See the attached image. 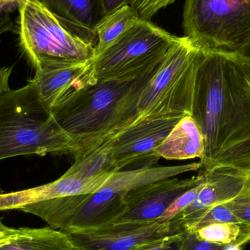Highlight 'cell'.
Instances as JSON below:
<instances>
[{"label": "cell", "mask_w": 250, "mask_h": 250, "mask_svg": "<svg viewBox=\"0 0 250 250\" xmlns=\"http://www.w3.org/2000/svg\"><path fill=\"white\" fill-rule=\"evenodd\" d=\"M182 26L201 49L234 52L250 35V0H185Z\"/></svg>", "instance_id": "6"}, {"label": "cell", "mask_w": 250, "mask_h": 250, "mask_svg": "<svg viewBox=\"0 0 250 250\" xmlns=\"http://www.w3.org/2000/svg\"><path fill=\"white\" fill-rule=\"evenodd\" d=\"M198 171L197 176L188 179L176 176L132 189L125 198V212L113 223H155L178 197L204 182L205 170Z\"/></svg>", "instance_id": "11"}, {"label": "cell", "mask_w": 250, "mask_h": 250, "mask_svg": "<svg viewBox=\"0 0 250 250\" xmlns=\"http://www.w3.org/2000/svg\"><path fill=\"white\" fill-rule=\"evenodd\" d=\"M25 0H0V15L19 9Z\"/></svg>", "instance_id": "31"}, {"label": "cell", "mask_w": 250, "mask_h": 250, "mask_svg": "<svg viewBox=\"0 0 250 250\" xmlns=\"http://www.w3.org/2000/svg\"><path fill=\"white\" fill-rule=\"evenodd\" d=\"M160 158L187 160L204 157L205 143L199 126L191 116L181 119L156 150Z\"/></svg>", "instance_id": "16"}, {"label": "cell", "mask_w": 250, "mask_h": 250, "mask_svg": "<svg viewBox=\"0 0 250 250\" xmlns=\"http://www.w3.org/2000/svg\"><path fill=\"white\" fill-rule=\"evenodd\" d=\"M13 68L10 67H0V96L10 89L9 79L11 76Z\"/></svg>", "instance_id": "30"}, {"label": "cell", "mask_w": 250, "mask_h": 250, "mask_svg": "<svg viewBox=\"0 0 250 250\" xmlns=\"http://www.w3.org/2000/svg\"><path fill=\"white\" fill-rule=\"evenodd\" d=\"M74 160L65 174L82 179H93L117 171L108 141Z\"/></svg>", "instance_id": "18"}, {"label": "cell", "mask_w": 250, "mask_h": 250, "mask_svg": "<svg viewBox=\"0 0 250 250\" xmlns=\"http://www.w3.org/2000/svg\"><path fill=\"white\" fill-rule=\"evenodd\" d=\"M198 239L216 245H235L242 247L250 242L248 226L228 223H211L190 230Z\"/></svg>", "instance_id": "20"}, {"label": "cell", "mask_w": 250, "mask_h": 250, "mask_svg": "<svg viewBox=\"0 0 250 250\" xmlns=\"http://www.w3.org/2000/svg\"><path fill=\"white\" fill-rule=\"evenodd\" d=\"M233 54L250 78V35L243 45Z\"/></svg>", "instance_id": "28"}, {"label": "cell", "mask_w": 250, "mask_h": 250, "mask_svg": "<svg viewBox=\"0 0 250 250\" xmlns=\"http://www.w3.org/2000/svg\"><path fill=\"white\" fill-rule=\"evenodd\" d=\"M177 38L151 21L137 19L92 60L97 81L140 71L162 61Z\"/></svg>", "instance_id": "7"}, {"label": "cell", "mask_w": 250, "mask_h": 250, "mask_svg": "<svg viewBox=\"0 0 250 250\" xmlns=\"http://www.w3.org/2000/svg\"><path fill=\"white\" fill-rule=\"evenodd\" d=\"M181 119L144 122L108 140L117 171L157 166L160 157L156 150Z\"/></svg>", "instance_id": "9"}, {"label": "cell", "mask_w": 250, "mask_h": 250, "mask_svg": "<svg viewBox=\"0 0 250 250\" xmlns=\"http://www.w3.org/2000/svg\"><path fill=\"white\" fill-rule=\"evenodd\" d=\"M176 0H133L130 5L142 20L151 21L161 9L173 4Z\"/></svg>", "instance_id": "24"}, {"label": "cell", "mask_w": 250, "mask_h": 250, "mask_svg": "<svg viewBox=\"0 0 250 250\" xmlns=\"http://www.w3.org/2000/svg\"><path fill=\"white\" fill-rule=\"evenodd\" d=\"M191 117L204 135L202 168L220 151L250 139V78L233 52L206 51Z\"/></svg>", "instance_id": "1"}, {"label": "cell", "mask_w": 250, "mask_h": 250, "mask_svg": "<svg viewBox=\"0 0 250 250\" xmlns=\"http://www.w3.org/2000/svg\"><path fill=\"white\" fill-rule=\"evenodd\" d=\"M245 189L250 191V173L247 176L246 184H245Z\"/></svg>", "instance_id": "35"}, {"label": "cell", "mask_w": 250, "mask_h": 250, "mask_svg": "<svg viewBox=\"0 0 250 250\" xmlns=\"http://www.w3.org/2000/svg\"><path fill=\"white\" fill-rule=\"evenodd\" d=\"M0 250H83L70 233L51 227L19 229L8 240L0 243Z\"/></svg>", "instance_id": "17"}, {"label": "cell", "mask_w": 250, "mask_h": 250, "mask_svg": "<svg viewBox=\"0 0 250 250\" xmlns=\"http://www.w3.org/2000/svg\"><path fill=\"white\" fill-rule=\"evenodd\" d=\"M226 205L240 220L243 226H248L250 237V191L245 188L240 195L226 203Z\"/></svg>", "instance_id": "25"}, {"label": "cell", "mask_w": 250, "mask_h": 250, "mask_svg": "<svg viewBox=\"0 0 250 250\" xmlns=\"http://www.w3.org/2000/svg\"><path fill=\"white\" fill-rule=\"evenodd\" d=\"M112 174L93 179H82L64 173L57 180L50 183L23 190L0 194V211H19L24 206L41 201L91 195L100 190Z\"/></svg>", "instance_id": "14"}, {"label": "cell", "mask_w": 250, "mask_h": 250, "mask_svg": "<svg viewBox=\"0 0 250 250\" xmlns=\"http://www.w3.org/2000/svg\"><path fill=\"white\" fill-rule=\"evenodd\" d=\"M185 231L175 219L168 223H111L96 229L71 232L83 250H132L151 241Z\"/></svg>", "instance_id": "10"}, {"label": "cell", "mask_w": 250, "mask_h": 250, "mask_svg": "<svg viewBox=\"0 0 250 250\" xmlns=\"http://www.w3.org/2000/svg\"><path fill=\"white\" fill-rule=\"evenodd\" d=\"M13 28V23L9 18L8 13L0 15V35Z\"/></svg>", "instance_id": "33"}, {"label": "cell", "mask_w": 250, "mask_h": 250, "mask_svg": "<svg viewBox=\"0 0 250 250\" xmlns=\"http://www.w3.org/2000/svg\"><path fill=\"white\" fill-rule=\"evenodd\" d=\"M19 10L21 46L35 70L86 64L95 58V47L67 30L38 0H26Z\"/></svg>", "instance_id": "5"}, {"label": "cell", "mask_w": 250, "mask_h": 250, "mask_svg": "<svg viewBox=\"0 0 250 250\" xmlns=\"http://www.w3.org/2000/svg\"><path fill=\"white\" fill-rule=\"evenodd\" d=\"M201 168L199 161L182 166H155L115 172L100 190L89 196L62 231L89 230L113 223L125 212V198L132 189Z\"/></svg>", "instance_id": "8"}, {"label": "cell", "mask_w": 250, "mask_h": 250, "mask_svg": "<svg viewBox=\"0 0 250 250\" xmlns=\"http://www.w3.org/2000/svg\"><path fill=\"white\" fill-rule=\"evenodd\" d=\"M25 1H26V0H25Z\"/></svg>", "instance_id": "36"}, {"label": "cell", "mask_w": 250, "mask_h": 250, "mask_svg": "<svg viewBox=\"0 0 250 250\" xmlns=\"http://www.w3.org/2000/svg\"><path fill=\"white\" fill-rule=\"evenodd\" d=\"M165 59L140 71L98 81L53 108L51 116L74 143V159L108 140L119 119L154 77Z\"/></svg>", "instance_id": "2"}, {"label": "cell", "mask_w": 250, "mask_h": 250, "mask_svg": "<svg viewBox=\"0 0 250 250\" xmlns=\"http://www.w3.org/2000/svg\"><path fill=\"white\" fill-rule=\"evenodd\" d=\"M48 112L98 82L92 62L67 67L38 69L30 80Z\"/></svg>", "instance_id": "13"}, {"label": "cell", "mask_w": 250, "mask_h": 250, "mask_svg": "<svg viewBox=\"0 0 250 250\" xmlns=\"http://www.w3.org/2000/svg\"><path fill=\"white\" fill-rule=\"evenodd\" d=\"M241 248L242 247L238 246L235 244H232V245H227L224 250H242Z\"/></svg>", "instance_id": "34"}, {"label": "cell", "mask_w": 250, "mask_h": 250, "mask_svg": "<svg viewBox=\"0 0 250 250\" xmlns=\"http://www.w3.org/2000/svg\"><path fill=\"white\" fill-rule=\"evenodd\" d=\"M211 223H228L242 225L240 220L235 215L234 213L226 205V204H223L216 206L208 210L196 222L190 230L186 231H190L198 226Z\"/></svg>", "instance_id": "23"}, {"label": "cell", "mask_w": 250, "mask_h": 250, "mask_svg": "<svg viewBox=\"0 0 250 250\" xmlns=\"http://www.w3.org/2000/svg\"><path fill=\"white\" fill-rule=\"evenodd\" d=\"M18 230L19 229L7 227L3 224L1 219L0 218V243L14 236L18 233Z\"/></svg>", "instance_id": "32"}, {"label": "cell", "mask_w": 250, "mask_h": 250, "mask_svg": "<svg viewBox=\"0 0 250 250\" xmlns=\"http://www.w3.org/2000/svg\"><path fill=\"white\" fill-rule=\"evenodd\" d=\"M206 173V172H205ZM206 177V176H205ZM205 181V179H204ZM204 181L199 185L194 188H191L189 190L186 191L183 194L178 197L170 206L166 211L163 213L161 217H159L155 223H168L170 220L179 215L184 210L186 209L195 200V197L198 195L199 191L201 190Z\"/></svg>", "instance_id": "22"}, {"label": "cell", "mask_w": 250, "mask_h": 250, "mask_svg": "<svg viewBox=\"0 0 250 250\" xmlns=\"http://www.w3.org/2000/svg\"><path fill=\"white\" fill-rule=\"evenodd\" d=\"M74 143L47 111L34 83L0 96V161L21 155L72 154Z\"/></svg>", "instance_id": "4"}, {"label": "cell", "mask_w": 250, "mask_h": 250, "mask_svg": "<svg viewBox=\"0 0 250 250\" xmlns=\"http://www.w3.org/2000/svg\"><path fill=\"white\" fill-rule=\"evenodd\" d=\"M185 230L162 239L151 241L132 250H181Z\"/></svg>", "instance_id": "26"}, {"label": "cell", "mask_w": 250, "mask_h": 250, "mask_svg": "<svg viewBox=\"0 0 250 250\" xmlns=\"http://www.w3.org/2000/svg\"><path fill=\"white\" fill-rule=\"evenodd\" d=\"M205 172L204 185L193 202L173 218L184 230H190L208 210L216 206L230 202L245 189L247 176L239 170L220 167Z\"/></svg>", "instance_id": "12"}, {"label": "cell", "mask_w": 250, "mask_h": 250, "mask_svg": "<svg viewBox=\"0 0 250 250\" xmlns=\"http://www.w3.org/2000/svg\"><path fill=\"white\" fill-rule=\"evenodd\" d=\"M220 167L236 169L246 176L250 173V139L239 143L216 154L203 170Z\"/></svg>", "instance_id": "21"}, {"label": "cell", "mask_w": 250, "mask_h": 250, "mask_svg": "<svg viewBox=\"0 0 250 250\" xmlns=\"http://www.w3.org/2000/svg\"><path fill=\"white\" fill-rule=\"evenodd\" d=\"M73 35L92 46L98 43L95 26L104 17L101 0H38Z\"/></svg>", "instance_id": "15"}, {"label": "cell", "mask_w": 250, "mask_h": 250, "mask_svg": "<svg viewBox=\"0 0 250 250\" xmlns=\"http://www.w3.org/2000/svg\"><path fill=\"white\" fill-rule=\"evenodd\" d=\"M133 0H101L104 16L111 14L118 9L129 5Z\"/></svg>", "instance_id": "29"}, {"label": "cell", "mask_w": 250, "mask_h": 250, "mask_svg": "<svg viewBox=\"0 0 250 250\" xmlns=\"http://www.w3.org/2000/svg\"><path fill=\"white\" fill-rule=\"evenodd\" d=\"M205 54L189 38L178 37L158 71L125 111L108 140L144 122L192 115L197 73Z\"/></svg>", "instance_id": "3"}, {"label": "cell", "mask_w": 250, "mask_h": 250, "mask_svg": "<svg viewBox=\"0 0 250 250\" xmlns=\"http://www.w3.org/2000/svg\"><path fill=\"white\" fill-rule=\"evenodd\" d=\"M226 247L201 240L192 232L185 230L181 250H224Z\"/></svg>", "instance_id": "27"}, {"label": "cell", "mask_w": 250, "mask_h": 250, "mask_svg": "<svg viewBox=\"0 0 250 250\" xmlns=\"http://www.w3.org/2000/svg\"><path fill=\"white\" fill-rule=\"evenodd\" d=\"M138 18L133 7L125 5L111 14L104 16L95 26L98 43L95 47V57L104 52Z\"/></svg>", "instance_id": "19"}]
</instances>
